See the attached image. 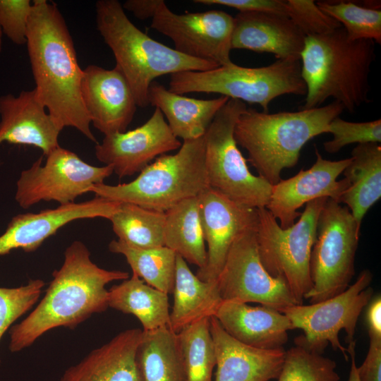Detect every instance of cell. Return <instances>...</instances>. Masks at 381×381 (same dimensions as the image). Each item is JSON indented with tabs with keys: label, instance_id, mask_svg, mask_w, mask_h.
Instances as JSON below:
<instances>
[{
	"label": "cell",
	"instance_id": "obj_1",
	"mask_svg": "<svg viewBox=\"0 0 381 381\" xmlns=\"http://www.w3.org/2000/svg\"><path fill=\"white\" fill-rule=\"evenodd\" d=\"M26 45L37 99L61 130L73 127L97 143L81 97L83 69L56 4L32 1Z\"/></svg>",
	"mask_w": 381,
	"mask_h": 381
},
{
	"label": "cell",
	"instance_id": "obj_2",
	"mask_svg": "<svg viewBox=\"0 0 381 381\" xmlns=\"http://www.w3.org/2000/svg\"><path fill=\"white\" fill-rule=\"evenodd\" d=\"M46 294L37 307L9 330V349L20 351L31 346L47 331L59 327L75 328L95 313L109 307L106 286L129 278L128 272L99 267L80 241L65 250L62 265L53 274Z\"/></svg>",
	"mask_w": 381,
	"mask_h": 381
},
{
	"label": "cell",
	"instance_id": "obj_3",
	"mask_svg": "<svg viewBox=\"0 0 381 381\" xmlns=\"http://www.w3.org/2000/svg\"><path fill=\"white\" fill-rule=\"evenodd\" d=\"M375 59V43L349 40L342 26L329 33L306 37L300 61L306 94L300 109L321 107L329 98L349 112L368 103Z\"/></svg>",
	"mask_w": 381,
	"mask_h": 381
},
{
	"label": "cell",
	"instance_id": "obj_4",
	"mask_svg": "<svg viewBox=\"0 0 381 381\" xmlns=\"http://www.w3.org/2000/svg\"><path fill=\"white\" fill-rule=\"evenodd\" d=\"M344 111L334 100L317 108L274 114L247 108L236 121L234 135L258 176L274 186L284 169L297 164L306 143L327 133L329 123Z\"/></svg>",
	"mask_w": 381,
	"mask_h": 381
},
{
	"label": "cell",
	"instance_id": "obj_5",
	"mask_svg": "<svg viewBox=\"0 0 381 381\" xmlns=\"http://www.w3.org/2000/svg\"><path fill=\"white\" fill-rule=\"evenodd\" d=\"M95 9L97 30L111 50L115 67L128 83L138 107L149 105L148 90L158 77L219 66L183 55L153 40L129 20L117 0H99Z\"/></svg>",
	"mask_w": 381,
	"mask_h": 381
},
{
	"label": "cell",
	"instance_id": "obj_6",
	"mask_svg": "<svg viewBox=\"0 0 381 381\" xmlns=\"http://www.w3.org/2000/svg\"><path fill=\"white\" fill-rule=\"evenodd\" d=\"M204 135L183 140L174 155L158 157L133 181L117 185L97 184L91 192L109 200L162 212L184 200L198 197L210 188Z\"/></svg>",
	"mask_w": 381,
	"mask_h": 381
},
{
	"label": "cell",
	"instance_id": "obj_7",
	"mask_svg": "<svg viewBox=\"0 0 381 381\" xmlns=\"http://www.w3.org/2000/svg\"><path fill=\"white\" fill-rule=\"evenodd\" d=\"M300 59H277L259 68L234 63L203 71H188L171 75L169 90L179 95L217 93L229 99L259 104L268 112L270 102L284 95L305 96Z\"/></svg>",
	"mask_w": 381,
	"mask_h": 381
},
{
	"label": "cell",
	"instance_id": "obj_8",
	"mask_svg": "<svg viewBox=\"0 0 381 381\" xmlns=\"http://www.w3.org/2000/svg\"><path fill=\"white\" fill-rule=\"evenodd\" d=\"M327 198L306 203L299 219L286 229L280 226L267 208H258L255 238L261 262L272 277L285 280L297 304L303 303L313 287L310 254L318 217Z\"/></svg>",
	"mask_w": 381,
	"mask_h": 381
},
{
	"label": "cell",
	"instance_id": "obj_9",
	"mask_svg": "<svg viewBox=\"0 0 381 381\" xmlns=\"http://www.w3.org/2000/svg\"><path fill=\"white\" fill-rule=\"evenodd\" d=\"M240 100L229 99L205 134V164L209 187L231 200L253 207H265L272 185L249 170L235 140L234 131L246 109Z\"/></svg>",
	"mask_w": 381,
	"mask_h": 381
},
{
	"label": "cell",
	"instance_id": "obj_10",
	"mask_svg": "<svg viewBox=\"0 0 381 381\" xmlns=\"http://www.w3.org/2000/svg\"><path fill=\"white\" fill-rule=\"evenodd\" d=\"M361 227L346 206L327 198L318 220L310 271L313 287L305 300L318 303L345 291L355 274Z\"/></svg>",
	"mask_w": 381,
	"mask_h": 381
},
{
	"label": "cell",
	"instance_id": "obj_11",
	"mask_svg": "<svg viewBox=\"0 0 381 381\" xmlns=\"http://www.w3.org/2000/svg\"><path fill=\"white\" fill-rule=\"evenodd\" d=\"M372 281V272L365 269L353 284L337 295L318 303L296 304L281 310L294 329L303 332L296 337L295 344L322 354L330 344L348 361V349L341 344L339 334L342 329L345 331L348 344L356 341L358 318L373 298Z\"/></svg>",
	"mask_w": 381,
	"mask_h": 381
},
{
	"label": "cell",
	"instance_id": "obj_12",
	"mask_svg": "<svg viewBox=\"0 0 381 381\" xmlns=\"http://www.w3.org/2000/svg\"><path fill=\"white\" fill-rule=\"evenodd\" d=\"M42 159L39 157L22 171L16 182L15 200L23 209L42 201H55L59 205L75 202L114 173L111 166H92L61 146L46 156L44 164Z\"/></svg>",
	"mask_w": 381,
	"mask_h": 381
},
{
	"label": "cell",
	"instance_id": "obj_13",
	"mask_svg": "<svg viewBox=\"0 0 381 381\" xmlns=\"http://www.w3.org/2000/svg\"><path fill=\"white\" fill-rule=\"evenodd\" d=\"M255 229L234 241L217 282L222 300L257 303L279 311L297 304L285 280L272 277L258 251Z\"/></svg>",
	"mask_w": 381,
	"mask_h": 381
},
{
	"label": "cell",
	"instance_id": "obj_14",
	"mask_svg": "<svg viewBox=\"0 0 381 381\" xmlns=\"http://www.w3.org/2000/svg\"><path fill=\"white\" fill-rule=\"evenodd\" d=\"M234 22L233 16L220 10L176 13L164 1L152 18L150 28L170 38L179 53L220 66L233 63Z\"/></svg>",
	"mask_w": 381,
	"mask_h": 381
},
{
	"label": "cell",
	"instance_id": "obj_15",
	"mask_svg": "<svg viewBox=\"0 0 381 381\" xmlns=\"http://www.w3.org/2000/svg\"><path fill=\"white\" fill-rule=\"evenodd\" d=\"M181 145L162 113L155 108L145 123L131 131L104 135L95 149L97 159L122 178L140 172L153 159L179 150Z\"/></svg>",
	"mask_w": 381,
	"mask_h": 381
},
{
	"label": "cell",
	"instance_id": "obj_16",
	"mask_svg": "<svg viewBox=\"0 0 381 381\" xmlns=\"http://www.w3.org/2000/svg\"><path fill=\"white\" fill-rule=\"evenodd\" d=\"M200 218L207 261L196 276L205 282L216 281L224 265L229 249L243 231L255 229L258 208L236 202L210 188L198 196Z\"/></svg>",
	"mask_w": 381,
	"mask_h": 381
},
{
	"label": "cell",
	"instance_id": "obj_17",
	"mask_svg": "<svg viewBox=\"0 0 381 381\" xmlns=\"http://www.w3.org/2000/svg\"><path fill=\"white\" fill-rule=\"evenodd\" d=\"M315 153V162L310 168L301 169L289 179H282L272 186L265 208L279 220L283 229L295 223L301 214L297 210L303 205L320 198L339 202L341 194L349 187L346 179L337 181V178L350 163L351 157L337 161L325 159L316 147Z\"/></svg>",
	"mask_w": 381,
	"mask_h": 381
},
{
	"label": "cell",
	"instance_id": "obj_18",
	"mask_svg": "<svg viewBox=\"0 0 381 381\" xmlns=\"http://www.w3.org/2000/svg\"><path fill=\"white\" fill-rule=\"evenodd\" d=\"M121 202L101 197L59 205L39 212L18 214L11 219L0 236V256L15 249L26 253L36 250L46 239L70 222L83 219H109Z\"/></svg>",
	"mask_w": 381,
	"mask_h": 381
},
{
	"label": "cell",
	"instance_id": "obj_19",
	"mask_svg": "<svg viewBox=\"0 0 381 381\" xmlns=\"http://www.w3.org/2000/svg\"><path fill=\"white\" fill-rule=\"evenodd\" d=\"M80 93L85 109L97 130L104 135L126 131L138 106L128 83L116 67L86 66Z\"/></svg>",
	"mask_w": 381,
	"mask_h": 381
},
{
	"label": "cell",
	"instance_id": "obj_20",
	"mask_svg": "<svg viewBox=\"0 0 381 381\" xmlns=\"http://www.w3.org/2000/svg\"><path fill=\"white\" fill-rule=\"evenodd\" d=\"M61 131L37 99L34 89L0 96V144L34 146L46 157L60 146Z\"/></svg>",
	"mask_w": 381,
	"mask_h": 381
},
{
	"label": "cell",
	"instance_id": "obj_21",
	"mask_svg": "<svg viewBox=\"0 0 381 381\" xmlns=\"http://www.w3.org/2000/svg\"><path fill=\"white\" fill-rule=\"evenodd\" d=\"M216 353L214 381H269L277 379L282 369L284 348L262 349L234 339L215 317L210 319Z\"/></svg>",
	"mask_w": 381,
	"mask_h": 381
},
{
	"label": "cell",
	"instance_id": "obj_22",
	"mask_svg": "<svg viewBox=\"0 0 381 381\" xmlns=\"http://www.w3.org/2000/svg\"><path fill=\"white\" fill-rule=\"evenodd\" d=\"M234 20L232 49L270 53L277 59H300L306 36L287 16L246 12Z\"/></svg>",
	"mask_w": 381,
	"mask_h": 381
},
{
	"label": "cell",
	"instance_id": "obj_23",
	"mask_svg": "<svg viewBox=\"0 0 381 381\" xmlns=\"http://www.w3.org/2000/svg\"><path fill=\"white\" fill-rule=\"evenodd\" d=\"M214 317L234 339L262 349L283 348L288 331L294 329L290 320L276 309L234 300H223Z\"/></svg>",
	"mask_w": 381,
	"mask_h": 381
},
{
	"label": "cell",
	"instance_id": "obj_24",
	"mask_svg": "<svg viewBox=\"0 0 381 381\" xmlns=\"http://www.w3.org/2000/svg\"><path fill=\"white\" fill-rule=\"evenodd\" d=\"M143 329L121 332L69 367L60 381H143L136 353Z\"/></svg>",
	"mask_w": 381,
	"mask_h": 381
},
{
	"label": "cell",
	"instance_id": "obj_25",
	"mask_svg": "<svg viewBox=\"0 0 381 381\" xmlns=\"http://www.w3.org/2000/svg\"><path fill=\"white\" fill-rule=\"evenodd\" d=\"M148 103L160 110L174 135L183 140L203 136L219 109L229 98L197 99L176 94L153 82Z\"/></svg>",
	"mask_w": 381,
	"mask_h": 381
},
{
	"label": "cell",
	"instance_id": "obj_26",
	"mask_svg": "<svg viewBox=\"0 0 381 381\" xmlns=\"http://www.w3.org/2000/svg\"><path fill=\"white\" fill-rule=\"evenodd\" d=\"M172 294L174 305L168 327L176 333L200 320L215 316L223 301L217 280L200 279L190 270L187 262L178 255Z\"/></svg>",
	"mask_w": 381,
	"mask_h": 381
},
{
	"label": "cell",
	"instance_id": "obj_27",
	"mask_svg": "<svg viewBox=\"0 0 381 381\" xmlns=\"http://www.w3.org/2000/svg\"><path fill=\"white\" fill-rule=\"evenodd\" d=\"M342 174L349 187L341 194L339 202L345 204L361 227L365 214L381 198L380 144L357 145Z\"/></svg>",
	"mask_w": 381,
	"mask_h": 381
},
{
	"label": "cell",
	"instance_id": "obj_28",
	"mask_svg": "<svg viewBox=\"0 0 381 381\" xmlns=\"http://www.w3.org/2000/svg\"><path fill=\"white\" fill-rule=\"evenodd\" d=\"M136 359L143 381H188L178 334L169 327L143 330Z\"/></svg>",
	"mask_w": 381,
	"mask_h": 381
},
{
	"label": "cell",
	"instance_id": "obj_29",
	"mask_svg": "<svg viewBox=\"0 0 381 381\" xmlns=\"http://www.w3.org/2000/svg\"><path fill=\"white\" fill-rule=\"evenodd\" d=\"M108 303L109 307L135 316L143 331L169 326L168 294L148 285L135 274L108 290Z\"/></svg>",
	"mask_w": 381,
	"mask_h": 381
},
{
	"label": "cell",
	"instance_id": "obj_30",
	"mask_svg": "<svg viewBox=\"0 0 381 381\" xmlns=\"http://www.w3.org/2000/svg\"><path fill=\"white\" fill-rule=\"evenodd\" d=\"M164 246L186 262L205 267L207 250L200 218L198 196L184 200L165 212Z\"/></svg>",
	"mask_w": 381,
	"mask_h": 381
},
{
	"label": "cell",
	"instance_id": "obj_31",
	"mask_svg": "<svg viewBox=\"0 0 381 381\" xmlns=\"http://www.w3.org/2000/svg\"><path fill=\"white\" fill-rule=\"evenodd\" d=\"M165 212L121 202L109 219L118 240L135 248H152L164 246Z\"/></svg>",
	"mask_w": 381,
	"mask_h": 381
},
{
	"label": "cell",
	"instance_id": "obj_32",
	"mask_svg": "<svg viewBox=\"0 0 381 381\" xmlns=\"http://www.w3.org/2000/svg\"><path fill=\"white\" fill-rule=\"evenodd\" d=\"M109 250L123 255L133 274L146 284L167 294L173 293L176 259L174 251L166 246L135 248L119 240L111 241Z\"/></svg>",
	"mask_w": 381,
	"mask_h": 381
},
{
	"label": "cell",
	"instance_id": "obj_33",
	"mask_svg": "<svg viewBox=\"0 0 381 381\" xmlns=\"http://www.w3.org/2000/svg\"><path fill=\"white\" fill-rule=\"evenodd\" d=\"M363 2L319 1L316 4L324 13L341 24L349 40H368L380 44V1Z\"/></svg>",
	"mask_w": 381,
	"mask_h": 381
},
{
	"label": "cell",
	"instance_id": "obj_34",
	"mask_svg": "<svg viewBox=\"0 0 381 381\" xmlns=\"http://www.w3.org/2000/svg\"><path fill=\"white\" fill-rule=\"evenodd\" d=\"M210 319L200 320L177 333L188 381H212L217 360Z\"/></svg>",
	"mask_w": 381,
	"mask_h": 381
},
{
	"label": "cell",
	"instance_id": "obj_35",
	"mask_svg": "<svg viewBox=\"0 0 381 381\" xmlns=\"http://www.w3.org/2000/svg\"><path fill=\"white\" fill-rule=\"evenodd\" d=\"M336 368L332 359L295 344L285 352L277 381H339Z\"/></svg>",
	"mask_w": 381,
	"mask_h": 381
},
{
	"label": "cell",
	"instance_id": "obj_36",
	"mask_svg": "<svg viewBox=\"0 0 381 381\" xmlns=\"http://www.w3.org/2000/svg\"><path fill=\"white\" fill-rule=\"evenodd\" d=\"M327 133L332 134V139L325 142L323 146L325 150L331 154L337 153L353 143H380L381 120L351 122L338 116L329 123Z\"/></svg>",
	"mask_w": 381,
	"mask_h": 381
},
{
	"label": "cell",
	"instance_id": "obj_37",
	"mask_svg": "<svg viewBox=\"0 0 381 381\" xmlns=\"http://www.w3.org/2000/svg\"><path fill=\"white\" fill-rule=\"evenodd\" d=\"M44 285L42 279H32L19 287H0V340L11 325L36 303Z\"/></svg>",
	"mask_w": 381,
	"mask_h": 381
},
{
	"label": "cell",
	"instance_id": "obj_38",
	"mask_svg": "<svg viewBox=\"0 0 381 381\" xmlns=\"http://www.w3.org/2000/svg\"><path fill=\"white\" fill-rule=\"evenodd\" d=\"M286 16L306 36L329 33L341 27L336 20L324 13L313 0H288Z\"/></svg>",
	"mask_w": 381,
	"mask_h": 381
},
{
	"label": "cell",
	"instance_id": "obj_39",
	"mask_svg": "<svg viewBox=\"0 0 381 381\" xmlns=\"http://www.w3.org/2000/svg\"><path fill=\"white\" fill-rule=\"evenodd\" d=\"M32 9L30 0H0V26L17 45L26 44L29 19Z\"/></svg>",
	"mask_w": 381,
	"mask_h": 381
},
{
	"label": "cell",
	"instance_id": "obj_40",
	"mask_svg": "<svg viewBox=\"0 0 381 381\" xmlns=\"http://www.w3.org/2000/svg\"><path fill=\"white\" fill-rule=\"evenodd\" d=\"M196 4L220 5L239 11V13H272L286 16V1L282 0H194Z\"/></svg>",
	"mask_w": 381,
	"mask_h": 381
},
{
	"label": "cell",
	"instance_id": "obj_41",
	"mask_svg": "<svg viewBox=\"0 0 381 381\" xmlns=\"http://www.w3.org/2000/svg\"><path fill=\"white\" fill-rule=\"evenodd\" d=\"M357 372L360 381H381V339H370L368 353Z\"/></svg>",
	"mask_w": 381,
	"mask_h": 381
},
{
	"label": "cell",
	"instance_id": "obj_42",
	"mask_svg": "<svg viewBox=\"0 0 381 381\" xmlns=\"http://www.w3.org/2000/svg\"><path fill=\"white\" fill-rule=\"evenodd\" d=\"M163 0H127L123 4V9L131 12L137 18L144 20L152 18Z\"/></svg>",
	"mask_w": 381,
	"mask_h": 381
},
{
	"label": "cell",
	"instance_id": "obj_43",
	"mask_svg": "<svg viewBox=\"0 0 381 381\" xmlns=\"http://www.w3.org/2000/svg\"><path fill=\"white\" fill-rule=\"evenodd\" d=\"M370 339H381V298L377 296L368 303L366 313Z\"/></svg>",
	"mask_w": 381,
	"mask_h": 381
},
{
	"label": "cell",
	"instance_id": "obj_44",
	"mask_svg": "<svg viewBox=\"0 0 381 381\" xmlns=\"http://www.w3.org/2000/svg\"><path fill=\"white\" fill-rule=\"evenodd\" d=\"M348 353L351 358V368L347 381H360L357 372V365L356 363V342L348 344Z\"/></svg>",
	"mask_w": 381,
	"mask_h": 381
},
{
	"label": "cell",
	"instance_id": "obj_45",
	"mask_svg": "<svg viewBox=\"0 0 381 381\" xmlns=\"http://www.w3.org/2000/svg\"><path fill=\"white\" fill-rule=\"evenodd\" d=\"M2 35H3V32L0 26V53L2 50Z\"/></svg>",
	"mask_w": 381,
	"mask_h": 381
}]
</instances>
